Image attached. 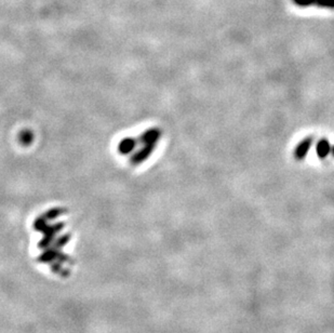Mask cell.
Returning a JSON list of instances; mask_svg holds the SVG:
<instances>
[{"label": "cell", "mask_w": 334, "mask_h": 333, "mask_svg": "<svg viewBox=\"0 0 334 333\" xmlns=\"http://www.w3.org/2000/svg\"><path fill=\"white\" fill-rule=\"evenodd\" d=\"M64 224L63 223H59L55 225H52V226H47L45 230L43 231L45 233L44 237L41 238V240L38 244V248L39 249H46L48 247L51 246V244L53 243V240L55 239V235L63 228Z\"/></svg>", "instance_id": "6da1fadb"}, {"label": "cell", "mask_w": 334, "mask_h": 333, "mask_svg": "<svg viewBox=\"0 0 334 333\" xmlns=\"http://www.w3.org/2000/svg\"><path fill=\"white\" fill-rule=\"evenodd\" d=\"M312 142H314V139H312L311 137H307L305 139H303L296 145V147L294 150V157L298 160L305 159V157L307 156V154H308V152H309V150L311 147Z\"/></svg>", "instance_id": "7a4b0ae2"}, {"label": "cell", "mask_w": 334, "mask_h": 333, "mask_svg": "<svg viewBox=\"0 0 334 333\" xmlns=\"http://www.w3.org/2000/svg\"><path fill=\"white\" fill-rule=\"evenodd\" d=\"M61 252V250L54 249L52 247H48L44 249V252H41V254L37 257V262L41 264H50L52 262L57 261V258Z\"/></svg>", "instance_id": "3957f363"}, {"label": "cell", "mask_w": 334, "mask_h": 333, "mask_svg": "<svg viewBox=\"0 0 334 333\" xmlns=\"http://www.w3.org/2000/svg\"><path fill=\"white\" fill-rule=\"evenodd\" d=\"M331 149H332V145L330 144V142L327 139L323 138V139L319 140L316 145L317 156L320 159L327 158L328 155L331 154Z\"/></svg>", "instance_id": "277c9868"}, {"label": "cell", "mask_w": 334, "mask_h": 333, "mask_svg": "<svg viewBox=\"0 0 334 333\" xmlns=\"http://www.w3.org/2000/svg\"><path fill=\"white\" fill-rule=\"evenodd\" d=\"M50 268H51V272H53L57 275H60L62 277H68L70 272L67 268L63 267V264L59 263L58 261H54L50 263Z\"/></svg>", "instance_id": "5b68a950"}, {"label": "cell", "mask_w": 334, "mask_h": 333, "mask_svg": "<svg viewBox=\"0 0 334 333\" xmlns=\"http://www.w3.org/2000/svg\"><path fill=\"white\" fill-rule=\"evenodd\" d=\"M69 240H70V234H64V235L60 236L59 238H55L50 247L58 249V250H61V249H63L69 243Z\"/></svg>", "instance_id": "8992f818"}, {"label": "cell", "mask_w": 334, "mask_h": 333, "mask_svg": "<svg viewBox=\"0 0 334 333\" xmlns=\"http://www.w3.org/2000/svg\"><path fill=\"white\" fill-rule=\"evenodd\" d=\"M292 3L300 8H307L310 6H315L316 0H292Z\"/></svg>", "instance_id": "52a82bcc"}, {"label": "cell", "mask_w": 334, "mask_h": 333, "mask_svg": "<svg viewBox=\"0 0 334 333\" xmlns=\"http://www.w3.org/2000/svg\"><path fill=\"white\" fill-rule=\"evenodd\" d=\"M323 9H334V0H316V5Z\"/></svg>", "instance_id": "ba28073f"}, {"label": "cell", "mask_w": 334, "mask_h": 333, "mask_svg": "<svg viewBox=\"0 0 334 333\" xmlns=\"http://www.w3.org/2000/svg\"><path fill=\"white\" fill-rule=\"evenodd\" d=\"M69 260H70V257L67 255V254H65V253H63V252H60V254H59V256H58V258H57V261L59 262V263H61V264H64V263H74V262H71V261H69Z\"/></svg>", "instance_id": "9c48e42d"}, {"label": "cell", "mask_w": 334, "mask_h": 333, "mask_svg": "<svg viewBox=\"0 0 334 333\" xmlns=\"http://www.w3.org/2000/svg\"><path fill=\"white\" fill-rule=\"evenodd\" d=\"M331 154H332V156L334 157V145H333L332 149H331Z\"/></svg>", "instance_id": "30bf717a"}]
</instances>
